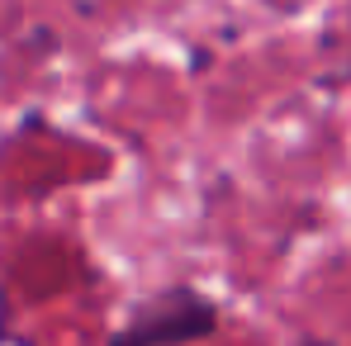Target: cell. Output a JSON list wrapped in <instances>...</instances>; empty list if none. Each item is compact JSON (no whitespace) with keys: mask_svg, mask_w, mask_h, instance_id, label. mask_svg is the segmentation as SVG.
<instances>
[{"mask_svg":"<svg viewBox=\"0 0 351 346\" xmlns=\"http://www.w3.org/2000/svg\"><path fill=\"white\" fill-rule=\"evenodd\" d=\"M219 328H223V308L204 289L176 280L133 304L128 318L105 337V346H195L209 342Z\"/></svg>","mask_w":351,"mask_h":346,"instance_id":"obj_1","label":"cell"}]
</instances>
